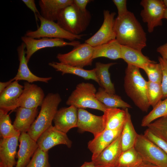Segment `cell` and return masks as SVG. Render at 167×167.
<instances>
[{"label": "cell", "instance_id": "obj_24", "mask_svg": "<svg viewBox=\"0 0 167 167\" xmlns=\"http://www.w3.org/2000/svg\"><path fill=\"white\" fill-rule=\"evenodd\" d=\"M37 113V108L18 107L13 124V126L21 133H27L34 122Z\"/></svg>", "mask_w": 167, "mask_h": 167}, {"label": "cell", "instance_id": "obj_8", "mask_svg": "<svg viewBox=\"0 0 167 167\" xmlns=\"http://www.w3.org/2000/svg\"><path fill=\"white\" fill-rule=\"evenodd\" d=\"M93 53V47L86 43H80L67 53L58 54L57 58L60 62L83 68L92 65Z\"/></svg>", "mask_w": 167, "mask_h": 167}, {"label": "cell", "instance_id": "obj_26", "mask_svg": "<svg viewBox=\"0 0 167 167\" xmlns=\"http://www.w3.org/2000/svg\"><path fill=\"white\" fill-rule=\"evenodd\" d=\"M121 59L127 65H131L143 69L147 64L154 62L144 55L141 51L121 45Z\"/></svg>", "mask_w": 167, "mask_h": 167}, {"label": "cell", "instance_id": "obj_29", "mask_svg": "<svg viewBox=\"0 0 167 167\" xmlns=\"http://www.w3.org/2000/svg\"><path fill=\"white\" fill-rule=\"evenodd\" d=\"M126 112V121L121 134L122 151L134 146L138 134L133 125L128 109H125Z\"/></svg>", "mask_w": 167, "mask_h": 167}, {"label": "cell", "instance_id": "obj_12", "mask_svg": "<svg viewBox=\"0 0 167 167\" xmlns=\"http://www.w3.org/2000/svg\"><path fill=\"white\" fill-rule=\"evenodd\" d=\"M36 142L38 148L45 152H48L53 147L61 144L70 148L72 143L66 133L59 131L52 125L42 133Z\"/></svg>", "mask_w": 167, "mask_h": 167}, {"label": "cell", "instance_id": "obj_9", "mask_svg": "<svg viewBox=\"0 0 167 167\" xmlns=\"http://www.w3.org/2000/svg\"><path fill=\"white\" fill-rule=\"evenodd\" d=\"M140 5L143 8L140 14L142 20L147 23L148 32L152 33L155 27L162 25L166 8L162 0H142Z\"/></svg>", "mask_w": 167, "mask_h": 167}, {"label": "cell", "instance_id": "obj_4", "mask_svg": "<svg viewBox=\"0 0 167 167\" xmlns=\"http://www.w3.org/2000/svg\"><path fill=\"white\" fill-rule=\"evenodd\" d=\"M91 19V15L88 11L86 12L80 11L73 3L62 10L57 23L66 31L79 35L86 30Z\"/></svg>", "mask_w": 167, "mask_h": 167}, {"label": "cell", "instance_id": "obj_34", "mask_svg": "<svg viewBox=\"0 0 167 167\" xmlns=\"http://www.w3.org/2000/svg\"><path fill=\"white\" fill-rule=\"evenodd\" d=\"M147 95L150 106L153 108L163 98L161 84L148 81Z\"/></svg>", "mask_w": 167, "mask_h": 167}, {"label": "cell", "instance_id": "obj_27", "mask_svg": "<svg viewBox=\"0 0 167 167\" xmlns=\"http://www.w3.org/2000/svg\"><path fill=\"white\" fill-rule=\"evenodd\" d=\"M101 57L112 60L121 58V45L116 39L93 47V59Z\"/></svg>", "mask_w": 167, "mask_h": 167}, {"label": "cell", "instance_id": "obj_35", "mask_svg": "<svg viewBox=\"0 0 167 167\" xmlns=\"http://www.w3.org/2000/svg\"><path fill=\"white\" fill-rule=\"evenodd\" d=\"M143 70L146 74L148 81L152 82L161 84L163 72L160 64L154 61L146 64Z\"/></svg>", "mask_w": 167, "mask_h": 167}, {"label": "cell", "instance_id": "obj_37", "mask_svg": "<svg viewBox=\"0 0 167 167\" xmlns=\"http://www.w3.org/2000/svg\"><path fill=\"white\" fill-rule=\"evenodd\" d=\"M25 167H50L48 152L38 148Z\"/></svg>", "mask_w": 167, "mask_h": 167}, {"label": "cell", "instance_id": "obj_25", "mask_svg": "<svg viewBox=\"0 0 167 167\" xmlns=\"http://www.w3.org/2000/svg\"><path fill=\"white\" fill-rule=\"evenodd\" d=\"M48 64L57 71L61 72L62 75L66 74L75 75L85 79L94 80L99 85L95 68L91 70H86L83 68L73 66L60 62H49Z\"/></svg>", "mask_w": 167, "mask_h": 167}, {"label": "cell", "instance_id": "obj_7", "mask_svg": "<svg viewBox=\"0 0 167 167\" xmlns=\"http://www.w3.org/2000/svg\"><path fill=\"white\" fill-rule=\"evenodd\" d=\"M134 147L143 161L167 167V154L143 135L138 134Z\"/></svg>", "mask_w": 167, "mask_h": 167}, {"label": "cell", "instance_id": "obj_6", "mask_svg": "<svg viewBox=\"0 0 167 167\" xmlns=\"http://www.w3.org/2000/svg\"><path fill=\"white\" fill-rule=\"evenodd\" d=\"M37 17L40 22V26L36 30L28 31L25 36L37 39L43 37L64 39L71 41L80 39L85 35L72 34L63 29L54 21L45 19L41 15H38Z\"/></svg>", "mask_w": 167, "mask_h": 167}, {"label": "cell", "instance_id": "obj_20", "mask_svg": "<svg viewBox=\"0 0 167 167\" xmlns=\"http://www.w3.org/2000/svg\"><path fill=\"white\" fill-rule=\"evenodd\" d=\"M19 140L20 144L15 167H25L38 148V145L36 141L27 132L21 133Z\"/></svg>", "mask_w": 167, "mask_h": 167}, {"label": "cell", "instance_id": "obj_39", "mask_svg": "<svg viewBox=\"0 0 167 167\" xmlns=\"http://www.w3.org/2000/svg\"><path fill=\"white\" fill-rule=\"evenodd\" d=\"M159 63L161 66L163 72V77L161 84L163 92V98H167V60L159 56Z\"/></svg>", "mask_w": 167, "mask_h": 167}, {"label": "cell", "instance_id": "obj_21", "mask_svg": "<svg viewBox=\"0 0 167 167\" xmlns=\"http://www.w3.org/2000/svg\"><path fill=\"white\" fill-rule=\"evenodd\" d=\"M19 135L0 139V167L16 165L15 157Z\"/></svg>", "mask_w": 167, "mask_h": 167}, {"label": "cell", "instance_id": "obj_50", "mask_svg": "<svg viewBox=\"0 0 167 167\" xmlns=\"http://www.w3.org/2000/svg\"></svg>", "mask_w": 167, "mask_h": 167}, {"label": "cell", "instance_id": "obj_44", "mask_svg": "<svg viewBox=\"0 0 167 167\" xmlns=\"http://www.w3.org/2000/svg\"><path fill=\"white\" fill-rule=\"evenodd\" d=\"M14 81L13 78L6 82H0V93Z\"/></svg>", "mask_w": 167, "mask_h": 167}, {"label": "cell", "instance_id": "obj_15", "mask_svg": "<svg viewBox=\"0 0 167 167\" xmlns=\"http://www.w3.org/2000/svg\"><path fill=\"white\" fill-rule=\"evenodd\" d=\"M122 152L121 134L92 161L97 167H116Z\"/></svg>", "mask_w": 167, "mask_h": 167}, {"label": "cell", "instance_id": "obj_42", "mask_svg": "<svg viewBox=\"0 0 167 167\" xmlns=\"http://www.w3.org/2000/svg\"><path fill=\"white\" fill-rule=\"evenodd\" d=\"M91 1L90 0H73V3L80 11L86 12L88 11L86 8L87 6Z\"/></svg>", "mask_w": 167, "mask_h": 167}, {"label": "cell", "instance_id": "obj_28", "mask_svg": "<svg viewBox=\"0 0 167 167\" xmlns=\"http://www.w3.org/2000/svg\"><path fill=\"white\" fill-rule=\"evenodd\" d=\"M116 64L115 62L104 63L97 62L95 63V68L99 85L106 92L113 94H115V90L114 84L110 79L109 69Z\"/></svg>", "mask_w": 167, "mask_h": 167}, {"label": "cell", "instance_id": "obj_19", "mask_svg": "<svg viewBox=\"0 0 167 167\" xmlns=\"http://www.w3.org/2000/svg\"><path fill=\"white\" fill-rule=\"evenodd\" d=\"M25 48V44L23 42L17 48L19 65L17 73L13 78L14 81L24 80L30 83L37 81L48 83L52 79L51 77L38 76L32 73L29 70L26 57Z\"/></svg>", "mask_w": 167, "mask_h": 167}, {"label": "cell", "instance_id": "obj_17", "mask_svg": "<svg viewBox=\"0 0 167 167\" xmlns=\"http://www.w3.org/2000/svg\"><path fill=\"white\" fill-rule=\"evenodd\" d=\"M78 109L73 105L58 110L54 119V126L59 131L66 133L71 129L77 127Z\"/></svg>", "mask_w": 167, "mask_h": 167}, {"label": "cell", "instance_id": "obj_46", "mask_svg": "<svg viewBox=\"0 0 167 167\" xmlns=\"http://www.w3.org/2000/svg\"><path fill=\"white\" fill-rule=\"evenodd\" d=\"M139 167H159L154 165L143 161V163Z\"/></svg>", "mask_w": 167, "mask_h": 167}, {"label": "cell", "instance_id": "obj_16", "mask_svg": "<svg viewBox=\"0 0 167 167\" xmlns=\"http://www.w3.org/2000/svg\"><path fill=\"white\" fill-rule=\"evenodd\" d=\"M24 88L18 81H14L0 93V110L8 113L17 109Z\"/></svg>", "mask_w": 167, "mask_h": 167}, {"label": "cell", "instance_id": "obj_30", "mask_svg": "<svg viewBox=\"0 0 167 167\" xmlns=\"http://www.w3.org/2000/svg\"><path fill=\"white\" fill-rule=\"evenodd\" d=\"M96 96L97 99L107 108L125 109L132 108L131 105L122 100L120 96L115 94L109 93L101 87L99 88Z\"/></svg>", "mask_w": 167, "mask_h": 167}, {"label": "cell", "instance_id": "obj_49", "mask_svg": "<svg viewBox=\"0 0 167 167\" xmlns=\"http://www.w3.org/2000/svg\"><path fill=\"white\" fill-rule=\"evenodd\" d=\"M12 167V166H8V167Z\"/></svg>", "mask_w": 167, "mask_h": 167}, {"label": "cell", "instance_id": "obj_48", "mask_svg": "<svg viewBox=\"0 0 167 167\" xmlns=\"http://www.w3.org/2000/svg\"><path fill=\"white\" fill-rule=\"evenodd\" d=\"M163 1L165 7L167 8V0H163Z\"/></svg>", "mask_w": 167, "mask_h": 167}, {"label": "cell", "instance_id": "obj_32", "mask_svg": "<svg viewBox=\"0 0 167 167\" xmlns=\"http://www.w3.org/2000/svg\"><path fill=\"white\" fill-rule=\"evenodd\" d=\"M167 116V98L160 101L142 120L141 125L147 127L155 120Z\"/></svg>", "mask_w": 167, "mask_h": 167}, {"label": "cell", "instance_id": "obj_36", "mask_svg": "<svg viewBox=\"0 0 167 167\" xmlns=\"http://www.w3.org/2000/svg\"><path fill=\"white\" fill-rule=\"evenodd\" d=\"M147 127L156 136L167 143V116L158 119Z\"/></svg>", "mask_w": 167, "mask_h": 167}, {"label": "cell", "instance_id": "obj_14", "mask_svg": "<svg viewBox=\"0 0 167 167\" xmlns=\"http://www.w3.org/2000/svg\"><path fill=\"white\" fill-rule=\"evenodd\" d=\"M77 127L83 131H88L96 136L105 129L103 115H94L84 109H78Z\"/></svg>", "mask_w": 167, "mask_h": 167}, {"label": "cell", "instance_id": "obj_10", "mask_svg": "<svg viewBox=\"0 0 167 167\" xmlns=\"http://www.w3.org/2000/svg\"><path fill=\"white\" fill-rule=\"evenodd\" d=\"M21 39L25 45L26 57L28 63L32 55L40 49L66 46L74 47L80 44L79 41H74L68 42L65 41L63 39L58 38L43 37L37 39L24 36H22Z\"/></svg>", "mask_w": 167, "mask_h": 167}, {"label": "cell", "instance_id": "obj_13", "mask_svg": "<svg viewBox=\"0 0 167 167\" xmlns=\"http://www.w3.org/2000/svg\"><path fill=\"white\" fill-rule=\"evenodd\" d=\"M42 89L34 84L25 82L23 92L18 101L19 107L37 108L41 106L45 98Z\"/></svg>", "mask_w": 167, "mask_h": 167}, {"label": "cell", "instance_id": "obj_5", "mask_svg": "<svg viewBox=\"0 0 167 167\" xmlns=\"http://www.w3.org/2000/svg\"><path fill=\"white\" fill-rule=\"evenodd\" d=\"M96 90L90 83L79 84L67 100L66 104L77 109L89 108L105 112L107 108L96 97Z\"/></svg>", "mask_w": 167, "mask_h": 167}, {"label": "cell", "instance_id": "obj_47", "mask_svg": "<svg viewBox=\"0 0 167 167\" xmlns=\"http://www.w3.org/2000/svg\"><path fill=\"white\" fill-rule=\"evenodd\" d=\"M163 19H167V8H166L165 11Z\"/></svg>", "mask_w": 167, "mask_h": 167}, {"label": "cell", "instance_id": "obj_1", "mask_svg": "<svg viewBox=\"0 0 167 167\" xmlns=\"http://www.w3.org/2000/svg\"><path fill=\"white\" fill-rule=\"evenodd\" d=\"M116 39L122 45L139 51L147 46V36L134 14L129 11L115 19Z\"/></svg>", "mask_w": 167, "mask_h": 167}, {"label": "cell", "instance_id": "obj_2", "mask_svg": "<svg viewBox=\"0 0 167 167\" xmlns=\"http://www.w3.org/2000/svg\"><path fill=\"white\" fill-rule=\"evenodd\" d=\"M139 68L127 65L125 71L124 87L127 96L143 112H147L150 106L147 95V81L141 75Z\"/></svg>", "mask_w": 167, "mask_h": 167}, {"label": "cell", "instance_id": "obj_31", "mask_svg": "<svg viewBox=\"0 0 167 167\" xmlns=\"http://www.w3.org/2000/svg\"><path fill=\"white\" fill-rule=\"evenodd\" d=\"M143 161L134 147L122 151L116 167H139Z\"/></svg>", "mask_w": 167, "mask_h": 167}, {"label": "cell", "instance_id": "obj_43", "mask_svg": "<svg viewBox=\"0 0 167 167\" xmlns=\"http://www.w3.org/2000/svg\"><path fill=\"white\" fill-rule=\"evenodd\" d=\"M156 51L161 56V57L167 60V42L165 44L159 46Z\"/></svg>", "mask_w": 167, "mask_h": 167}, {"label": "cell", "instance_id": "obj_45", "mask_svg": "<svg viewBox=\"0 0 167 167\" xmlns=\"http://www.w3.org/2000/svg\"><path fill=\"white\" fill-rule=\"evenodd\" d=\"M80 167H97L92 161L90 162H85Z\"/></svg>", "mask_w": 167, "mask_h": 167}, {"label": "cell", "instance_id": "obj_41", "mask_svg": "<svg viewBox=\"0 0 167 167\" xmlns=\"http://www.w3.org/2000/svg\"><path fill=\"white\" fill-rule=\"evenodd\" d=\"M22 2L34 13L36 21L37 22L38 19L37 18L38 15H41L38 10L34 0H22Z\"/></svg>", "mask_w": 167, "mask_h": 167}, {"label": "cell", "instance_id": "obj_38", "mask_svg": "<svg viewBox=\"0 0 167 167\" xmlns=\"http://www.w3.org/2000/svg\"><path fill=\"white\" fill-rule=\"evenodd\" d=\"M143 135L167 154L166 142L156 136L148 128L145 131Z\"/></svg>", "mask_w": 167, "mask_h": 167}, {"label": "cell", "instance_id": "obj_11", "mask_svg": "<svg viewBox=\"0 0 167 167\" xmlns=\"http://www.w3.org/2000/svg\"><path fill=\"white\" fill-rule=\"evenodd\" d=\"M116 13L108 10L103 11L104 21L99 30L85 41L93 47H96L116 39L115 30Z\"/></svg>", "mask_w": 167, "mask_h": 167}, {"label": "cell", "instance_id": "obj_23", "mask_svg": "<svg viewBox=\"0 0 167 167\" xmlns=\"http://www.w3.org/2000/svg\"><path fill=\"white\" fill-rule=\"evenodd\" d=\"M103 116L105 129L113 131L122 130L126 118L125 109L107 108Z\"/></svg>", "mask_w": 167, "mask_h": 167}, {"label": "cell", "instance_id": "obj_40", "mask_svg": "<svg viewBox=\"0 0 167 167\" xmlns=\"http://www.w3.org/2000/svg\"><path fill=\"white\" fill-rule=\"evenodd\" d=\"M112 1L117 9L118 15L117 17H121L126 14L129 11L127 8V0H113Z\"/></svg>", "mask_w": 167, "mask_h": 167}, {"label": "cell", "instance_id": "obj_18", "mask_svg": "<svg viewBox=\"0 0 167 167\" xmlns=\"http://www.w3.org/2000/svg\"><path fill=\"white\" fill-rule=\"evenodd\" d=\"M122 130L105 129L88 143V148L92 153V161L96 159L102 152L121 134Z\"/></svg>", "mask_w": 167, "mask_h": 167}, {"label": "cell", "instance_id": "obj_3", "mask_svg": "<svg viewBox=\"0 0 167 167\" xmlns=\"http://www.w3.org/2000/svg\"><path fill=\"white\" fill-rule=\"evenodd\" d=\"M61 101L58 93H49L45 97L39 114L27 132L35 141H36L42 133L52 125V122Z\"/></svg>", "mask_w": 167, "mask_h": 167}, {"label": "cell", "instance_id": "obj_22", "mask_svg": "<svg viewBox=\"0 0 167 167\" xmlns=\"http://www.w3.org/2000/svg\"><path fill=\"white\" fill-rule=\"evenodd\" d=\"M73 0H40L39 5L41 15L48 20H57L62 10L71 4Z\"/></svg>", "mask_w": 167, "mask_h": 167}, {"label": "cell", "instance_id": "obj_33", "mask_svg": "<svg viewBox=\"0 0 167 167\" xmlns=\"http://www.w3.org/2000/svg\"><path fill=\"white\" fill-rule=\"evenodd\" d=\"M0 133L2 138L20 135L21 132L12 124L8 113L0 110Z\"/></svg>", "mask_w": 167, "mask_h": 167}]
</instances>
